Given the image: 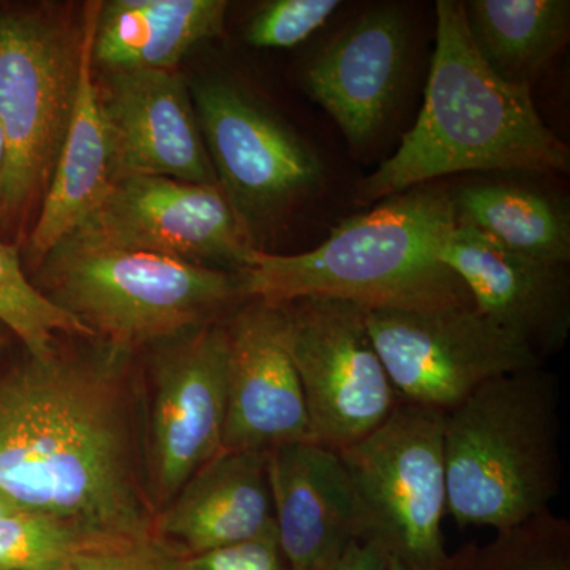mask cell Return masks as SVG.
Listing matches in <instances>:
<instances>
[{
    "mask_svg": "<svg viewBox=\"0 0 570 570\" xmlns=\"http://www.w3.org/2000/svg\"><path fill=\"white\" fill-rule=\"evenodd\" d=\"M129 358L55 348L0 376V498L99 542L154 534Z\"/></svg>",
    "mask_w": 570,
    "mask_h": 570,
    "instance_id": "cell-1",
    "label": "cell"
},
{
    "mask_svg": "<svg viewBox=\"0 0 570 570\" xmlns=\"http://www.w3.org/2000/svg\"><path fill=\"white\" fill-rule=\"evenodd\" d=\"M570 154L540 118L531 89L499 80L469 37L463 2L436 3L425 102L395 154L356 189L360 205L468 171L568 174Z\"/></svg>",
    "mask_w": 570,
    "mask_h": 570,
    "instance_id": "cell-2",
    "label": "cell"
},
{
    "mask_svg": "<svg viewBox=\"0 0 570 570\" xmlns=\"http://www.w3.org/2000/svg\"><path fill=\"white\" fill-rule=\"evenodd\" d=\"M452 195L419 186L343 220L302 254L254 249L239 273L246 299L281 305L299 296L347 299L366 309L474 306L441 261L455 227Z\"/></svg>",
    "mask_w": 570,
    "mask_h": 570,
    "instance_id": "cell-3",
    "label": "cell"
},
{
    "mask_svg": "<svg viewBox=\"0 0 570 570\" xmlns=\"http://www.w3.org/2000/svg\"><path fill=\"white\" fill-rule=\"evenodd\" d=\"M560 384L543 367L491 379L445 414L448 512L497 531L550 510L561 489Z\"/></svg>",
    "mask_w": 570,
    "mask_h": 570,
    "instance_id": "cell-4",
    "label": "cell"
},
{
    "mask_svg": "<svg viewBox=\"0 0 570 570\" xmlns=\"http://www.w3.org/2000/svg\"><path fill=\"white\" fill-rule=\"evenodd\" d=\"M33 285L105 346L129 355L220 321L246 302L239 273L77 232L41 261Z\"/></svg>",
    "mask_w": 570,
    "mask_h": 570,
    "instance_id": "cell-5",
    "label": "cell"
},
{
    "mask_svg": "<svg viewBox=\"0 0 570 570\" xmlns=\"http://www.w3.org/2000/svg\"><path fill=\"white\" fill-rule=\"evenodd\" d=\"M445 412L403 403L355 444L340 450L362 521L390 557L415 570H445Z\"/></svg>",
    "mask_w": 570,
    "mask_h": 570,
    "instance_id": "cell-6",
    "label": "cell"
},
{
    "mask_svg": "<svg viewBox=\"0 0 570 570\" xmlns=\"http://www.w3.org/2000/svg\"><path fill=\"white\" fill-rule=\"evenodd\" d=\"M80 32L39 11L0 13V127L7 145L2 216L48 189L77 94Z\"/></svg>",
    "mask_w": 570,
    "mask_h": 570,
    "instance_id": "cell-7",
    "label": "cell"
},
{
    "mask_svg": "<svg viewBox=\"0 0 570 570\" xmlns=\"http://www.w3.org/2000/svg\"><path fill=\"white\" fill-rule=\"evenodd\" d=\"M273 306L302 382L311 442L340 452L381 426L400 397L371 340L366 307L322 295Z\"/></svg>",
    "mask_w": 570,
    "mask_h": 570,
    "instance_id": "cell-8",
    "label": "cell"
},
{
    "mask_svg": "<svg viewBox=\"0 0 570 570\" xmlns=\"http://www.w3.org/2000/svg\"><path fill=\"white\" fill-rule=\"evenodd\" d=\"M189 88L217 184L255 246L264 228L322 189L324 164L235 81L208 77Z\"/></svg>",
    "mask_w": 570,
    "mask_h": 570,
    "instance_id": "cell-9",
    "label": "cell"
},
{
    "mask_svg": "<svg viewBox=\"0 0 570 570\" xmlns=\"http://www.w3.org/2000/svg\"><path fill=\"white\" fill-rule=\"evenodd\" d=\"M366 324L400 401L445 414L491 379L543 366L474 306L366 309Z\"/></svg>",
    "mask_w": 570,
    "mask_h": 570,
    "instance_id": "cell-10",
    "label": "cell"
},
{
    "mask_svg": "<svg viewBox=\"0 0 570 570\" xmlns=\"http://www.w3.org/2000/svg\"><path fill=\"white\" fill-rule=\"evenodd\" d=\"M149 360L146 489L156 513L224 450L225 317L154 346Z\"/></svg>",
    "mask_w": 570,
    "mask_h": 570,
    "instance_id": "cell-11",
    "label": "cell"
},
{
    "mask_svg": "<svg viewBox=\"0 0 570 570\" xmlns=\"http://www.w3.org/2000/svg\"><path fill=\"white\" fill-rule=\"evenodd\" d=\"M77 234L187 264L242 273L258 249L219 186L134 176L110 193Z\"/></svg>",
    "mask_w": 570,
    "mask_h": 570,
    "instance_id": "cell-12",
    "label": "cell"
},
{
    "mask_svg": "<svg viewBox=\"0 0 570 570\" xmlns=\"http://www.w3.org/2000/svg\"><path fill=\"white\" fill-rule=\"evenodd\" d=\"M111 183L163 176L219 186L189 82L176 71H110L96 81Z\"/></svg>",
    "mask_w": 570,
    "mask_h": 570,
    "instance_id": "cell-13",
    "label": "cell"
},
{
    "mask_svg": "<svg viewBox=\"0 0 570 570\" xmlns=\"http://www.w3.org/2000/svg\"><path fill=\"white\" fill-rule=\"evenodd\" d=\"M228 336L224 450L262 452L311 442L302 382L276 307L246 299L225 317Z\"/></svg>",
    "mask_w": 570,
    "mask_h": 570,
    "instance_id": "cell-14",
    "label": "cell"
},
{
    "mask_svg": "<svg viewBox=\"0 0 570 570\" xmlns=\"http://www.w3.org/2000/svg\"><path fill=\"white\" fill-rule=\"evenodd\" d=\"M441 261L460 277L475 309L523 341L540 362L564 348L570 332L568 265L513 253L466 224L450 232Z\"/></svg>",
    "mask_w": 570,
    "mask_h": 570,
    "instance_id": "cell-15",
    "label": "cell"
},
{
    "mask_svg": "<svg viewBox=\"0 0 570 570\" xmlns=\"http://www.w3.org/2000/svg\"><path fill=\"white\" fill-rule=\"evenodd\" d=\"M407 61L409 32L400 11L373 10L318 50L307 63L305 88L348 145L367 148L395 108Z\"/></svg>",
    "mask_w": 570,
    "mask_h": 570,
    "instance_id": "cell-16",
    "label": "cell"
},
{
    "mask_svg": "<svg viewBox=\"0 0 570 570\" xmlns=\"http://www.w3.org/2000/svg\"><path fill=\"white\" fill-rule=\"evenodd\" d=\"M266 474L281 553L291 570H330L362 521L351 480L335 450L314 442L266 452Z\"/></svg>",
    "mask_w": 570,
    "mask_h": 570,
    "instance_id": "cell-17",
    "label": "cell"
},
{
    "mask_svg": "<svg viewBox=\"0 0 570 570\" xmlns=\"http://www.w3.org/2000/svg\"><path fill=\"white\" fill-rule=\"evenodd\" d=\"M276 532L266 453L223 450L156 513L154 534L184 554Z\"/></svg>",
    "mask_w": 570,
    "mask_h": 570,
    "instance_id": "cell-18",
    "label": "cell"
},
{
    "mask_svg": "<svg viewBox=\"0 0 570 570\" xmlns=\"http://www.w3.org/2000/svg\"><path fill=\"white\" fill-rule=\"evenodd\" d=\"M100 6L102 2L86 3L82 14L73 111L29 239L28 255L36 266L99 208L112 187L107 134L94 80L92 41Z\"/></svg>",
    "mask_w": 570,
    "mask_h": 570,
    "instance_id": "cell-19",
    "label": "cell"
},
{
    "mask_svg": "<svg viewBox=\"0 0 570 570\" xmlns=\"http://www.w3.org/2000/svg\"><path fill=\"white\" fill-rule=\"evenodd\" d=\"M227 9L224 0L102 2L94 31V66L105 73L174 71L197 45L224 32Z\"/></svg>",
    "mask_w": 570,
    "mask_h": 570,
    "instance_id": "cell-20",
    "label": "cell"
},
{
    "mask_svg": "<svg viewBox=\"0 0 570 570\" xmlns=\"http://www.w3.org/2000/svg\"><path fill=\"white\" fill-rule=\"evenodd\" d=\"M469 37L482 61L508 85L531 89L568 45V0H469Z\"/></svg>",
    "mask_w": 570,
    "mask_h": 570,
    "instance_id": "cell-21",
    "label": "cell"
},
{
    "mask_svg": "<svg viewBox=\"0 0 570 570\" xmlns=\"http://www.w3.org/2000/svg\"><path fill=\"white\" fill-rule=\"evenodd\" d=\"M452 202L456 224L474 227L513 253L569 264V216L547 195L510 184H471Z\"/></svg>",
    "mask_w": 570,
    "mask_h": 570,
    "instance_id": "cell-22",
    "label": "cell"
},
{
    "mask_svg": "<svg viewBox=\"0 0 570 570\" xmlns=\"http://www.w3.org/2000/svg\"><path fill=\"white\" fill-rule=\"evenodd\" d=\"M0 324L20 337L29 355L55 351L58 333L94 337L88 326L41 294L28 279L17 250L0 242Z\"/></svg>",
    "mask_w": 570,
    "mask_h": 570,
    "instance_id": "cell-23",
    "label": "cell"
},
{
    "mask_svg": "<svg viewBox=\"0 0 570 570\" xmlns=\"http://www.w3.org/2000/svg\"><path fill=\"white\" fill-rule=\"evenodd\" d=\"M94 542L66 521L21 510L0 519V570H58Z\"/></svg>",
    "mask_w": 570,
    "mask_h": 570,
    "instance_id": "cell-24",
    "label": "cell"
},
{
    "mask_svg": "<svg viewBox=\"0 0 570 570\" xmlns=\"http://www.w3.org/2000/svg\"><path fill=\"white\" fill-rule=\"evenodd\" d=\"M570 524L551 510L498 531L474 570H569Z\"/></svg>",
    "mask_w": 570,
    "mask_h": 570,
    "instance_id": "cell-25",
    "label": "cell"
},
{
    "mask_svg": "<svg viewBox=\"0 0 570 570\" xmlns=\"http://www.w3.org/2000/svg\"><path fill=\"white\" fill-rule=\"evenodd\" d=\"M337 0H273L250 18L246 41L250 47L287 50L324 28L340 9Z\"/></svg>",
    "mask_w": 570,
    "mask_h": 570,
    "instance_id": "cell-26",
    "label": "cell"
},
{
    "mask_svg": "<svg viewBox=\"0 0 570 570\" xmlns=\"http://www.w3.org/2000/svg\"><path fill=\"white\" fill-rule=\"evenodd\" d=\"M181 553L153 534L89 543L58 570H181Z\"/></svg>",
    "mask_w": 570,
    "mask_h": 570,
    "instance_id": "cell-27",
    "label": "cell"
},
{
    "mask_svg": "<svg viewBox=\"0 0 570 570\" xmlns=\"http://www.w3.org/2000/svg\"><path fill=\"white\" fill-rule=\"evenodd\" d=\"M181 570H291L276 532L262 538L181 558Z\"/></svg>",
    "mask_w": 570,
    "mask_h": 570,
    "instance_id": "cell-28",
    "label": "cell"
},
{
    "mask_svg": "<svg viewBox=\"0 0 570 570\" xmlns=\"http://www.w3.org/2000/svg\"><path fill=\"white\" fill-rule=\"evenodd\" d=\"M389 557L377 540H355L330 570H385Z\"/></svg>",
    "mask_w": 570,
    "mask_h": 570,
    "instance_id": "cell-29",
    "label": "cell"
},
{
    "mask_svg": "<svg viewBox=\"0 0 570 570\" xmlns=\"http://www.w3.org/2000/svg\"><path fill=\"white\" fill-rule=\"evenodd\" d=\"M6 164H7L6 137H3L2 127H0V214H2V184H3V174H6Z\"/></svg>",
    "mask_w": 570,
    "mask_h": 570,
    "instance_id": "cell-30",
    "label": "cell"
},
{
    "mask_svg": "<svg viewBox=\"0 0 570 570\" xmlns=\"http://www.w3.org/2000/svg\"><path fill=\"white\" fill-rule=\"evenodd\" d=\"M385 570H415L412 569L411 566H407L406 562L400 560L396 557H389L387 568Z\"/></svg>",
    "mask_w": 570,
    "mask_h": 570,
    "instance_id": "cell-31",
    "label": "cell"
},
{
    "mask_svg": "<svg viewBox=\"0 0 570 570\" xmlns=\"http://www.w3.org/2000/svg\"><path fill=\"white\" fill-rule=\"evenodd\" d=\"M14 512H21V510L14 508V505L10 504V502L6 501V499L0 498V519H2V517L10 515V513ZM22 512H24V510H22Z\"/></svg>",
    "mask_w": 570,
    "mask_h": 570,
    "instance_id": "cell-32",
    "label": "cell"
},
{
    "mask_svg": "<svg viewBox=\"0 0 570 570\" xmlns=\"http://www.w3.org/2000/svg\"><path fill=\"white\" fill-rule=\"evenodd\" d=\"M7 343V340H6V336L2 335V333H0V347L3 346V344Z\"/></svg>",
    "mask_w": 570,
    "mask_h": 570,
    "instance_id": "cell-33",
    "label": "cell"
}]
</instances>
